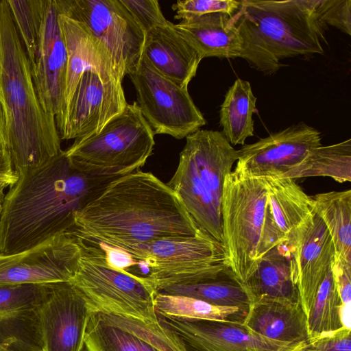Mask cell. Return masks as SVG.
I'll return each mask as SVG.
<instances>
[{"mask_svg":"<svg viewBox=\"0 0 351 351\" xmlns=\"http://www.w3.org/2000/svg\"><path fill=\"white\" fill-rule=\"evenodd\" d=\"M92 310L71 282L50 283L40 308L43 351H85V334Z\"/></svg>","mask_w":351,"mask_h":351,"instance_id":"obj_16","label":"cell"},{"mask_svg":"<svg viewBox=\"0 0 351 351\" xmlns=\"http://www.w3.org/2000/svg\"><path fill=\"white\" fill-rule=\"evenodd\" d=\"M154 135L134 101L99 132L75 140L64 152L72 164L86 174L121 177L145 164L154 149Z\"/></svg>","mask_w":351,"mask_h":351,"instance_id":"obj_6","label":"cell"},{"mask_svg":"<svg viewBox=\"0 0 351 351\" xmlns=\"http://www.w3.org/2000/svg\"><path fill=\"white\" fill-rule=\"evenodd\" d=\"M0 351H10V350H8L5 348H4V347H3L2 346L0 345Z\"/></svg>","mask_w":351,"mask_h":351,"instance_id":"obj_43","label":"cell"},{"mask_svg":"<svg viewBox=\"0 0 351 351\" xmlns=\"http://www.w3.org/2000/svg\"><path fill=\"white\" fill-rule=\"evenodd\" d=\"M301 343L298 344V345H295V346H292L291 348H290L289 349H288L286 351H303L302 350V348H301V346H300Z\"/></svg>","mask_w":351,"mask_h":351,"instance_id":"obj_42","label":"cell"},{"mask_svg":"<svg viewBox=\"0 0 351 351\" xmlns=\"http://www.w3.org/2000/svg\"><path fill=\"white\" fill-rule=\"evenodd\" d=\"M241 286L250 304L261 297L300 300L298 288L293 282L289 251L285 243L267 253L255 271Z\"/></svg>","mask_w":351,"mask_h":351,"instance_id":"obj_25","label":"cell"},{"mask_svg":"<svg viewBox=\"0 0 351 351\" xmlns=\"http://www.w3.org/2000/svg\"><path fill=\"white\" fill-rule=\"evenodd\" d=\"M243 324L261 336L292 345L308 338L307 319L300 300L256 298L251 302Z\"/></svg>","mask_w":351,"mask_h":351,"instance_id":"obj_23","label":"cell"},{"mask_svg":"<svg viewBox=\"0 0 351 351\" xmlns=\"http://www.w3.org/2000/svg\"><path fill=\"white\" fill-rule=\"evenodd\" d=\"M31 69L40 47L47 0H7Z\"/></svg>","mask_w":351,"mask_h":351,"instance_id":"obj_33","label":"cell"},{"mask_svg":"<svg viewBox=\"0 0 351 351\" xmlns=\"http://www.w3.org/2000/svg\"><path fill=\"white\" fill-rule=\"evenodd\" d=\"M201 230L177 194L149 172L141 170L111 182L74 215L69 232L114 247L186 238Z\"/></svg>","mask_w":351,"mask_h":351,"instance_id":"obj_2","label":"cell"},{"mask_svg":"<svg viewBox=\"0 0 351 351\" xmlns=\"http://www.w3.org/2000/svg\"><path fill=\"white\" fill-rule=\"evenodd\" d=\"M223 276L193 284L169 286L158 293L190 297L211 305L237 307L247 312L250 300L243 288L231 277L225 280Z\"/></svg>","mask_w":351,"mask_h":351,"instance_id":"obj_31","label":"cell"},{"mask_svg":"<svg viewBox=\"0 0 351 351\" xmlns=\"http://www.w3.org/2000/svg\"><path fill=\"white\" fill-rule=\"evenodd\" d=\"M58 22L66 46L67 62L63 106L60 114L56 119V125L85 71L95 69L120 82L124 78L106 46L82 23L60 12Z\"/></svg>","mask_w":351,"mask_h":351,"instance_id":"obj_21","label":"cell"},{"mask_svg":"<svg viewBox=\"0 0 351 351\" xmlns=\"http://www.w3.org/2000/svg\"><path fill=\"white\" fill-rule=\"evenodd\" d=\"M128 75L136 90L138 106L154 134L182 139L206 125L188 88L158 73L142 58Z\"/></svg>","mask_w":351,"mask_h":351,"instance_id":"obj_9","label":"cell"},{"mask_svg":"<svg viewBox=\"0 0 351 351\" xmlns=\"http://www.w3.org/2000/svg\"><path fill=\"white\" fill-rule=\"evenodd\" d=\"M241 1L235 0H179L173 5L175 19L187 20L210 13H225L232 16L239 8Z\"/></svg>","mask_w":351,"mask_h":351,"instance_id":"obj_34","label":"cell"},{"mask_svg":"<svg viewBox=\"0 0 351 351\" xmlns=\"http://www.w3.org/2000/svg\"><path fill=\"white\" fill-rule=\"evenodd\" d=\"M344 308L330 268L322 281L307 316L308 339L343 327L341 313Z\"/></svg>","mask_w":351,"mask_h":351,"instance_id":"obj_32","label":"cell"},{"mask_svg":"<svg viewBox=\"0 0 351 351\" xmlns=\"http://www.w3.org/2000/svg\"><path fill=\"white\" fill-rule=\"evenodd\" d=\"M121 2L145 33L169 22L157 0H121Z\"/></svg>","mask_w":351,"mask_h":351,"instance_id":"obj_36","label":"cell"},{"mask_svg":"<svg viewBox=\"0 0 351 351\" xmlns=\"http://www.w3.org/2000/svg\"><path fill=\"white\" fill-rule=\"evenodd\" d=\"M80 253V239L67 232L27 250L0 254V285L69 282Z\"/></svg>","mask_w":351,"mask_h":351,"instance_id":"obj_13","label":"cell"},{"mask_svg":"<svg viewBox=\"0 0 351 351\" xmlns=\"http://www.w3.org/2000/svg\"><path fill=\"white\" fill-rule=\"evenodd\" d=\"M265 178L274 221L287 241L314 212L313 199L304 191L295 180Z\"/></svg>","mask_w":351,"mask_h":351,"instance_id":"obj_26","label":"cell"},{"mask_svg":"<svg viewBox=\"0 0 351 351\" xmlns=\"http://www.w3.org/2000/svg\"><path fill=\"white\" fill-rule=\"evenodd\" d=\"M256 100L247 81L238 78L229 87L220 107L219 124L232 145H244L245 140L254 136Z\"/></svg>","mask_w":351,"mask_h":351,"instance_id":"obj_27","label":"cell"},{"mask_svg":"<svg viewBox=\"0 0 351 351\" xmlns=\"http://www.w3.org/2000/svg\"><path fill=\"white\" fill-rule=\"evenodd\" d=\"M221 210L226 265L230 277L241 285L286 239L274 221L265 178L231 171L224 180Z\"/></svg>","mask_w":351,"mask_h":351,"instance_id":"obj_5","label":"cell"},{"mask_svg":"<svg viewBox=\"0 0 351 351\" xmlns=\"http://www.w3.org/2000/svg\"><path fill=\"white\" fill-rule=\"evenodd\" d=\"M312 197L314 211L332 240L335 257L351 263V190L322 193Z\"/></svg>","mask_w":351,"mask_h":351,"instance_id":"obj_28","label":"cell"},{"mask_svg":"<svg viewBox=\"0 0 351 351\" xmlns=\"http://www.w3.org/2000/svg\"><path fill=\"white\" fill-rule=\"evenodd\" d=\"M285 243L289 251L293 282L307 317L331 268L335 256L334 244L324 221L315 211Z\"/></svg>","mask_w":351,"mask_h":351,"instance_id":"obj_15","label":"cell"},{"mask_svg":"<svg viewBox=\"0 0 351 351\" xmlns=\"http://www.w3.org/2000/svg\"><path fill=\"white\" fill-rule=\"evenodd\" d=\"M77 238L81 253L69 282L83 294L92 311L160 324L154 305L156 293L145 278L107 265L89 243Z\"/></svg>","mask_w":351,"mask_h":351,"instance_id":"obj_8","label":"cell"},{"mask_svg":"<svg viewBox=\"0 0 351 351\" xmlns=\"http://www.w3.org/2000/svg\"><path fill=\"white\" fill-rule=\"evenodd\" d=\"M1 205H0V213H1Z\"/></svg>","mask_w":351,"mask_h":351,"instance_id":"obj_44","label":"cell"},{"mask_svg":"<svg viewBox=\"0 0 351 351\" xmlns=\"http://www.w3.org/2000/svg\"><path fill=\"white\" fill-rule=\"evenodd\" d=\"M50 284L0 285V345L10 351H43L40 306Z\"/></svg>","mask_w":351,"mask_h":351,"instance_id":"obj_19","label":"cell"},{"mask_svg":"<svg viewBox=\"0 0 351 351\" xmlns=\"http://www.w3.org/2000/svg\"><path fill=\"white\" fill-rule=\"evenodd\" d=\"M6 138V118L0 95V145L5 144Z\"/></svg>","mask_w":351,"mask_h":351,"instance_id":"obj_40","label":"cell"},{"mask_svg":"<svg viewBox=\"0 0 351 351\" xmlns=\"http://www.w3.org/2000/svg\"><path fill=\"white\" fill-rule=\"evenodd\" d=\"M127 104L122 82L95 69L85 71L57 125L60 139H80L99 132Z\"/></svg>","mask_w":351,"mask_h":351,"instance_id":"obj_11","label":"cell"},{"mask_svg":"<svg viewBox=\"0 0 351 351\" xmlns=\"http://www.w3.org/2000/svg\"><path fill=\"white\" fill-rule=\"evenodd\" d=\"M88 351H184L175 335L160 324L92 312L85 334Z\"/></svg>","mask_w":351,"mask_h":351,"instance_id":"obj_18","label":"cell"},{"mask_svg":"<svg viewBox=\"0 0 351 351\" xmlns=\"http://www.w3.org/2000/svg\"><path fill=\"white\" fill-rule=\"evenodd\" d=\"M156 313L176 319H204L243 322L247 312L237 307L217 306L190 297L157 293Z\"/></svg>","mask_w":351,"mask_h":351,"instance_id":"obj_30","label":"cell"},{"mask_svg":"<svg viewBox=\"0 0 351 351\" xmlns=\"http://www.w3.org/2000/svg\"><path fill=\"white\" fill-rule=\"evenodd\" d=\"M120 248L131 256L135 272L139 271V276L156 293L169 286L215 280L228 273L221 243L204 230L191 237Z\"/></svg>","mask_w":351,"mask_h":351,"instance_id":"obj_7","label":"cell"},{"mask_svg":"<svg viewBox=\"0 0 351 351\" xmlns=\"http://www.w3.org/2000/svg\"><path fill=\"white\" fill-rule=\"evenodd\" d=\"M322 21L351 35V0H315Z\"/></svg>","mask_w":351,"mask_h":351,"instance_id":"obj_35","label":"cell"},{"mask_svg":"<svg viewBox=\"0 0 351 351\" xmlns=\"http://www.w3.org/2000/svg\"><path fill=\"white\" fill-rule=\"evenodd\" d=\"M174 28L202 59L240 57L242 40L233 25L231 15L210 13L182 20L174 24Z\"/></svg>","mask_w":351,"mask_h":351,"instance_id":"obj_24","label":"cell"},{"mask_svg":"<svg viewBox=\"0 0 351 351\" xmlns=\"http://www.w3.org/2000/svg\"><path fill=\"white\" fill-rule=\"evenodd\" d=\"M303 351H351V329H339L308 339L300 345Z\"/></svg>","mask_w":351,"mask_h":351,"instance_id":"obj_37","label":"cell"},{"mask_svg":"<svg viewBox=\"0 0 351 351\" xmlns=\"http://www.w3.org/2000/svg\"><path fill=\"white\" fill-rule=\"evenodd\" d=\"M331 269L336 282L339 295L343 305V316H350L351 301V263L335 258Z\"/></svg>","mask_w":351,"mask_h":351,"instance_id":"obj_38","label":"cell"},{"mask_svg":"<svg viewBox=\"0 0 351 351\" xmlns=\"http://www.w3.org/2000/svg\"><path fill=\"white\" fill-rule=\"evenodd\" d=\"M18 179L8 151L4 144L0 145V184L10 187Z\"/></svg>","mask_w":351,"mask_h":351,"instance_id":"obj_39","label":"cell"},{"mask_svg":"<svg viewBox=\"0 0 351 351\" xmlns=\"http://www.w3.org/2000/svg\"><path fill=\"white\" fill-rule=\"evenodd\" d=\"M157 315L160 324L175 335L184 351H286L295 346L261 336L243 322Z\"/></svg>","mask_w":351,"mask_h":351,"instance_id":"obj_17","label":"cell"},{"mask_svg":"<svg viewBox=\"0 0 351 351\" xmlns=\"http://www.w3.org/2000/svg\"><path fill=\"white\" fill-rule=\"evenodd\" d=\"M0 95L6 118L5 145L16 173L62 153L55 117L40 102L7 0H0Z\"/></svg>","mask_w":351,"mask_h":351,"instance_id":"obj_3","label":"cell"},{"mask_svg":"<svg viewBox=\"0 0 351 351\" xmlns=\"http://www.w3.org/2000/svg\"><path fill=\"white\" fill-rule=\"evenodd\" d=\"M330 177L342 183L351 180V140L321 145L298 166L280 178L298 179L309 177Z\"/></svg>","mask_w":351,"mask_h":351,"instance_id":"obj_29","label":"cell"},{"mask_svg":"<svg viewBox=\"0 0 351 351\" xmlns=\"http://www.w3.org/2000/svg\"><path fill=\"white\" fill-rule=\"evenodd\" d=\"M60 13L82 23L108 49L122 75L140 62L145 33L121 0H56Z\"/></svg>","mask_w":351,"mask_h":351,"instance_id":"obj_10","label":"cell"},{"mask_svg":"<svg viewBox=\"0 0 351 351\" xmlns=\"http://www.w3.org/2000/svg\"><path fill=\"white\" fill-rule=\"evenodd\" d=\"M17 173L1 204V254L27 250L71 231L75 214L120 178L86 174L64 150L38 167Z\"/></svg>","mask_w":351,"mask_h":351,"instance_id":"obj_1","label":"cell"},{"mask_svg":"<svg viewBox=\"0 0 351 351\" xmlns=\"http://www.w3.org/2000/svg\"><path fill=\"white\" fill-rule=\"evenodd\" d=\"M238 156V150L221 132L200 129L186 137L174 173L184 183L208 194L221 213L224 180Z\"/></svg>","mask_w":351,"mask_h":351,"instance_id":"obj_14","label":"cell"},{"mask_svg":"<svg viewBox=\"0 0 351 351\" xmlns=\"http://www.w3.org/2000/svg\"><path fill=\"white\" fill-rule=\"evenodd\" d=\"M7 188L6 186L3 185V184H0V205H1L3 201V199H4V197H5V189Z\"/></svg>","mask_w":351,"mask_h":351,"instance_id":"obj_41","label":"cell"},{"mask_svg":"<svg viewBox=\"0 0 351 351\" xmlns=\"http://www.w3.org/2000/svg\"><path fill=\"white\" fill-rule=\"evenodd\" d=\"M56 0H47L40 47L32 73L45 111L58 118L63 106L67 54Z\"/></svg>","mask_w":351,"mask_h":351,"instance_id":"obj_20","label":"cell"},{"mask_svg":"<svg viewBox=\"0 0 351 351\" xmlns=\"http://www.w3.org/2000/svg\"><path fill=\"white\" fill-rule=\"evenodd\" d=\"M320 132L300 122L238 150L234 171L245 177L280 178L322 145Z\"/></svg>","mask_w":351,"mask_h":351,"instance_id":"obj_12","label":"cell"},{"mask_svg":"<svg viewBox=\"0 0 351 351\" xmlns=\"http://www.w3.org/2000/svg\"><path fill=\"white\" fill-rule=\"evenodd\" d=\"M232 21L242 40L240 58L264 74L276 73L284 58L324 53L327 25L315 0H242Z\"/></svg>","mask_w":351,"mask_h":351,"instance_id":"obj_4","label":"cell"},{"mask_svg":"<svg viewBox=\"0 0 351 351\" xmlns=\"http://www.w3.org/2000/svg\"><path fill=\"white\" fill-rule=\"evenodd\" d=\"M142 58L158 73L186 88L202 60L170 21L145 33Z\"/></svg>","mask_w":351,"mask_h":351,"instance_id":"obj_22","label":"cell"}]
</instances>
